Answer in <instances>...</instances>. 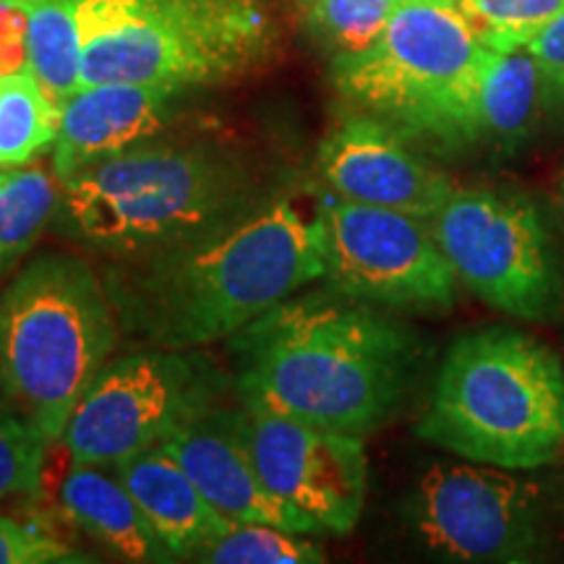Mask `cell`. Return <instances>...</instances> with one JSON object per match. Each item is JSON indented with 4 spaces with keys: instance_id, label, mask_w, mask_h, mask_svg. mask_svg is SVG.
<instances>
[{
    "instance_id": "17",
    "label": "cell",
    "mask_w": 564,
    "mask_h": 564,
    "mask_svg": "<svg viewBox=\"0 0 564 564\" xmlns=\"http://www.w3.org/2000/svg\"><path fill=\"white\" fill-rule=\"evenodd\" d=\"M112 470L175 560H194L236 525L209 505L192 476L162 444L126 457L112 465Z\"/></svg>"
},
{
    "instance_id": "1",
    "label": "cell",
    "mask_w": 564,
    "mask_h": 564,
    "mask_svg": "<svg viewBox=\"0 0 564 564\" xmlns=\"http://www.w3.org/2000/svg\"><path fill=\"white\" fill-rule=\"evenodd\" d=\"M126 259L110 274V299L123 324L165 348L232 337L324 278L319 220L291 199L259 204L192 241Z\"/></svg>"
},
{
    "instance_id": "10",
    "label": "cell",
    "mask_w": 564,
    "mask_h": 564,
    "mask_svg": "<svg viewBox=\"0 0 564 564\" xmlns=\"http://www.w3.org/2000/svg\"><path fill=\"white\" fill-rule=\"evenodd\" d=\"M324 280L333 291L392 308L436 312L457 295V274L436 243L432 223L398 209L322 194Z\"/></svg>"
},
{
    "instance_id": "15",
    "label": "cell",
    "mask_w": 564,
    "mask_h": 564,
    "mask_svg": "<svg viewBox=\"0 0 564 564\" xmlns=\"http://www.w3.org/2000/svg\"><path fill=\"white\" fill-rule=\"evenodd\" d=\"M181 89L162 84L105 82L79 87L61 108L53 173L61 183L84 167L150 141L171 118Z\"/></svg>"
},
{
    "instance_id": "9",
    "label": "cell",
    "mask_w": 564,
    "mask_h": 564,
    "mask_svg": "<svg viewBox=\"0 0 564 564\" xmlns=\"http://www.w3.org/2000/svg\"><path fill=\"white\" fill-rule=\"evenodd\" d=\"M429 223L457 280L491 308L525 322L560 314V259L539 209L523 196L455 186Z\"/></svg>"
},
{
    "instance_id": "16",
    "label": "cell",
    "mask_w": 564,
    "mask_h": 564,
    "mask_svg": "<svg viewBox=\"0 0 564 564\" xmlns=\"http://www.w3.org/2000/svg\"><path fill=\"white\" fill-rule=\"evenodd\" d=\"M546 100L544 76L528 47H486L478 68L444 129L447 144H518L539 121Z\"/></svg>"
},
{
    "instance_id": "23",
    "label": "cell",
    "mask_w": 564,
    "mask_h": 564,
    "mask_svg": "<svg viewBox=\"0 0 564 564\" xmlns=\"http://www.w3.org/2000/svg\"><path fill=\"white\" fill-rule=\"evenodd\" d=\"M194 560L212 564H316L324 562V554L299 531L267 523H236Z\"/></svg>"
},
{
    "instance_id": "26",
    "label": "cell",
    "mask_w": 564,
    "mask_h": 564,
    "mask_svg": "<svg viewBox=\"0 0 564 564\" xmlns=\"http://www.w3.org/2000/svg\"><path fill=\"white\" fill-rule=\"evenodd\" d=\"M89 562L76 549L32 523H19L0 514V564H63Z\"/></svg>"
},
{
    "instance_id": "27",
    "label": "cell",
    "mask_w": 564,
    "mask_h": 564,
    "mask_svg": "<svg viewBox=\"0 0 564 564\" xmlns=\"http://www.w3.org/2000/svg\"><path fill=\"white\" fill-rule=\"evenodd\" d=\"M525 47L544 76L546 100L564 105V11L556 13Z\"/></svg>"
},
{
    "instance_id": "18",
    "label": "cell",
    "mask_w": 564,
    "mask_h": 564,
    "mask_svg": "<svg viewBox=\"0 0 564 564\" xmlns=\"http://www.w3.org/2000/svg\"><path fill=\"white\" fill-rule=\"evenodd\" d=\"M63 514L126 562H175L116 470L74 465L61 486Z\"/></svg>"
},
{
    "instance_id": "31",
    "label": "cell",
    "mask_w": 564,
    "mask_h": 564,
    "mask_svg": "<svg viewBox=\"0 0 564 564\" xmlns=\"http://www.w3.org/2000/svg\"><path fill=\"white\" fill-rule=\"evenodd\" d=\"M562 204H564V178H562Z\"/></svg>"
},
{
    "instance_id": "14",
    "label": "cell",
    "mask_w": 564,
    "mask_h": 564,
    "mask_svg": "<svg viewBox=\"0 0 564 564\" xmlns=\"http://www.w3.org/2000/svg\"><path fill=\"white\" fill-rule=\"evenodd\" d=\"M162 447L192 476L209 505L232 523H267L316 533L314 525L280 502L259 476L243 436L241 408L215 405L167 436Z\"/></svg>"
},
{
    "instance_id": "28",
    "label": "cell",
    "mask_w": 564,
    "mask_h": 564,
    "mask_svg": "<svg viewBox=\"0 0 564 564\" xmlns=\"http://www.w3.org/2000/svg\"><path fill=\"white\" fill-rule=\"evenodd\" d=\"M26 24L30 11L26 6L0 0V76L19 74L30 66L26 58Z\"/></svg>"
},
{
    "instance_id": "11",
    "label": "cell",
    "mask_w": 564,
    "mask_h": 564,
    "mask_svg": "<svg viewBox=\"0 0 564 564\" xmlns=\"http://www.w3.org/2000/svg\"><path fill=\"white\" fill-rule=\"evenodd\" d=\"M541 486L486 463H434L413 499L429 549L455 562H518L541 541Z\"/></svg>"
},
{
    "instance_id": "30",
    "label": "cell",
    "mask_w": 564,
    "mask_h": 564,
    "mask_svg": "<svg viewBox=\"0 0 564 564\" xmlns=\"http://www.w3.org/2000/svg\"><path fill=\"white\" fill-rule=\"evenodd\" d=\"M6 175H9V173H0V183H3V181H6Z\"/></svg>"
},
{
    "instance_id": "2",
    "label": "cell",
    "mask_w": 564,
    "mask_h": 564,
    "mask_svg": "<svg viewBox=\"0 0 564 564\" xmlns=\"http://www.w3.org/2000/svg\"><path fill=\"white\" fill-rule=\"evenodd\" d=\"M230 348L243 405L356 436L390 419L415 371V337L350 295L293 293Z\"/></svg>"
},
{
    "instance_id": "13",
    "label": "cell",
    "mask_w": 564,
    "mask_h": 564,
    "mask_svg": "<svg viewBox=\"0 0 564 564\" xmlns=\"http://www.w3.org/2000/svg\"><path fill=\"white\" fill-rule=\"evenodd\" d=\"M316 171L329 194L369 207L432 220L455 183L411 152L377 118H345L316 152Z\"/></svg>"
},
{
    "instance_id": "24",
    "label": "cell",
    "mask_w": 564,
    "mask_h": 564,
    "mask_svg": "<svg viewBox=\"0 0 564 564\" xmlns=\"http://www.w3.org/2000/svg\"><path fill=\"white\" fill-rule=\"evenodd\" d=\"M491 51H518L564 11V0H457Z\"/></svg>"
},
{
    "instance_id": "3",
    "label": "cell",
    "mask_w": 564,
    "mask_h": 564,
    "mask_svg": "<svg viewBox=\"0 0 564 564\" xmlns=\"http://www.w3.org/2000/svg\"><path fill=\"white\" fill-rule=\"evenodd\" d=\"M259 188L241 154L141 141L63 183V207L84 241L126 259L236 220L264 204Z\"/></svg>"
},
{
    "instance_id": "7",
    "label": "cell",
    "mask_w": 564,
    "mask_h": 564,
    "mask_svg": "<svg viewBox=\"0 0 564 564\" xmlns=\"http://www.w3.org/2000/svg\"><path fill=\"white\" fill-rule=\"evenodd\" d=\"M486 45L457 0H403L361 53L333 58L343 97L442 141Z\"/></svg>"
},
{
    "instance_id": "25",
    "label": "cell",
    "mask_w": 564,
    "mask_h": 564,
    "mask_svg": "<svg viewBox=\"0 0 564 564\" xmlns=\"http://www.w3.org/2000/svg\"><path fill=\"white\" fill-rule=\"evenodd\" d=\"M47 442L0 390V499L42 489Z\"/></svg>"
},
{
    "instance_id": "5",
    "label": "cell",
    "mask_w": 564,
    "mask_h": 564,
    "mask_svg": "<svg viewBox=\"0 0 564 564\" xmlns=\"http://www.w3.org/2000/svg\"><path fill=\"white\" fill-rule=\"evenodd\" d=\"M116 343L110 291L74 253L37 257L0 295V390L47 442L63 440Z\"/></svg>"
},
{
    "instance_id": "4",
    "label": "cell",
    "mask_w": 564,
    "mask_h": 564,
    "mask_svg": "<svg viewBox=\"0 0 564 564\" xmlns=\"http://www.w3.org/2000/svg\"><path fill=\"white\" fill-rule=\"evenodd\" d=\"M415 432L463 460L552 465L564 457V364L518 329L465 335L444 356Z\"/></svg>"
},
{
    "instance_id": "20",
    "label": "cell",
    "mask_w": 564,
    "mask_h": 564,
    "mask_svg": "<svg viewBox=\"0 0 564 564\" xmlns=\"http://www.w3.org/2000/svg\"><path fill=\"white\" fill-rule=\"evenodd\" d=\"M61 110L51 102L32 70L0 76V165L32 162L55 141Z\"/></svg>"
},
{
    "instance_id": "29",
    "label": "cell",
    "mask_w": 564,
    "mask_h": 564,
    "mask_svg": "<svg viewBox=\"0 0 564 564\" xmlns=\"http://www.w3.org/2000/svg\"><path fill=\"white\" fill-rule=\"evenodd\" d=\"M9 3H19V6H32V3H40V0H9Z\"/></svg>"
},
{
    "instance_id": "6",
    "label": "cell",
    "mask_w": 564,
    "mask_h": 564,
    "mask_svg": "<svg viewBox=\"0 0 564 564\" xmlns=\"http://www.w3.org/2000/svg\"><path fill=\"white\" fill-rule=\"evenodd\" d=\"M82 87L228 82L272 45L262 0H79Z\"/></svg>"
},
{
    "instance_id": "22",
    "label": "cell",
    "mask_w": 564,
    "mask_h": 564,
    "mask_svg": "<svg viewBox=\"0 0 564 564\" xmlns=\"http://www.w3.org/2000/svg\"><path fill=\"white\" fill-rule=\"evenodd\" d=\"M403 0H299L303 26L324 51L361 53L382 34Z\"/></svg>"
},
{
    "instance_id": "12",
    "label": "cell",
    "mask_w": 564,
    "mask_h": 564,
    "mask_svg": "<svg viewBox=\"0 0 564 564\" xmlns=\"http://www.w3.org/2000/svg\"><path fill=\"white\" fill-rule=\"evenodd\" d=\"M243 436L262 481L314 531L348 533L366 499L361 436L329 432L262 408L241 405Z\"/></svg>"
},
{
    "instance_id": "21",
    "label": "cell",
    "mask_w": 564,
    "mask_h": 564,
    "mask_svg": "<svg viewBox=\"0 0 564 564\" xmlns=\"http://www.w3.org/2000/svg\"><path fill=\"white\" fill-rule=\"evenodd\" d=\"M58 188L45 167L6 175L0 183V278L32 249L58 207Z\"/></svg>"
},
{
    "instance_id": "8",
    "label": "cell",
    "mask_w": 564,
    "mask_h": 564,
    "mask_svg": "<svg viewBox=\"0 0 564 564\" xmlns=\"http://www.w3.org/2000/svg\"><path fill=\"white\" fill-rule=\"evenodd\" d=\"M225 390L228 377L199 352H131L100 371L70 415L63 444L74 465L112 468L220 405Z\"/></svg>"
},
{
    "instance_id": "19",
    "label": "cell",
    "mask_w": 564,
    "mask_h": 564,
    "mask_svg": "<svg viewBox=\"0 0 564 564\" xmlns=\"http://www.w3.org/2000/svg\"><path fill=\"white\" fill-rule=\"evenodd\" d=\"M26 58L30 68L55 108H63L82 87L84 37L79 0H40L26 6Z\"/></svg>"
}]
</instances>
